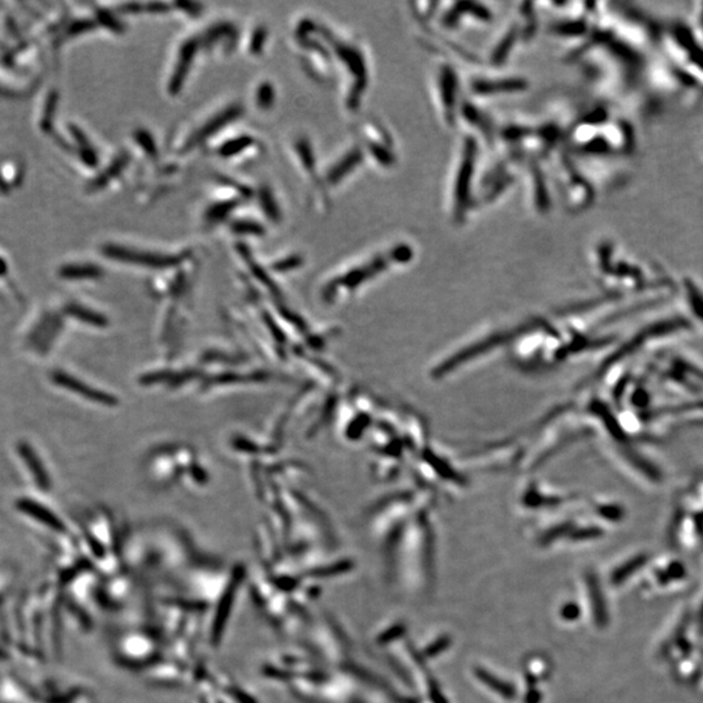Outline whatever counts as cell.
Here are the masks:
<instances>
[{"label":"cell","instance_id":"10","mask_svg":"<svg viewBox=\"0 0 703 703\" xmlns=\"http://www.w3.org/2000/svg\"><path fill=\"white\" fill-rule=\"evenodd\" d=\"M56 103H58V94L56 92H50L48 95H47L46 100H45V107L42 108V115H41V120H39V127L43 130H47V128L50 127L48 125V120L51 116H54L55 108H56Z\"/></svg>","mask_w":703,"mask_h":703},{"label":"cell","instance_id":"8","mask_svg":"<svg viewBox=\"0 0 703 703\" xmlns=\"http://www.w3.org/2000/svg\"><path fill=\"white\" fill-rule=\"evenodd\" d=\"M103 275L102 268L95 265L88 263H72L59 268V276L68 280H81V279H97Z\"/></svg>","mask_w":703,"mask_h":703},{"label":"cell","instance_id":"5","mask_svg":"<svg viewBox=\"0 0 703 703\" xmlns=\"http://www.w3.org/2000/svg\"><path fill=\"white\" fill-rule=\"evenodd\" d=\"M16 505H17V509L20 512L25 513L26 516L38 521L39 524H43L45 527L53 529L56 533H65L67 532V527L64 525V522L45 505L39 504L37 502L28 499V497L18 499Z\"/></svg>","mask_w":703,"mask_h":703},{"label":"cell","instance_id":"11","mask_svg":"<svg viewBox=\"0 0 703 703\" xmlns=\"http://www.w3.org/2000/svg\"><path fill=\"white\" fill-rule=\"evenodd\" d=\"M7 271V263L4 262L3 258H0V276L4 275Z\"/></svg>","mask_w":703,"mask_h":703},{"label":"cell","instance_id":"6","mask_svg":"<svg viewBox=\"0 0 703 703\" xmlns=\"http://www.w3.org/2000/svg\"><path fill=\"white\" fill-rule=\"evenodd\" d=\"M17 452L21 456L23 462L26 464L31 475L34 477V481L37 483L39 489L43 490V491H48L51 489V481H50L48 473L45 469L43 462L39 459L38 455L33 450V447L25 442H20L17 444Z\"/></svg>","mask_w":703,"mask_h":703},{"label":"cell","instance_id":"1","mask_svg":"<svg viewBox=\"0 0 703 703\" xmlns=\"http://www.w3.org/2000/svg\"><path fill=\"white\" fill-rule=\"evenodd\" d=\"M112 657L122 668L142 675L167 657V643L153 616L147 625L130 628L117 635L112 643Z\"/></svg>","mask_w":703,"mask_h":703},{"label":"cell","instance_id":"9","mask_svg":"<svg viewBox=\"0 0 703 703\" xmlns=\"http://www.w3.org/2000/svg\"><path fill=\"white\" fill-rule=\"evenodd\" d=\"M65 313L68 314L69 317L76 318L77 321L84 322L86 324H90L94 327H106L107 326L106 317L94 312L89 307L78 305V304H70V305L65 306Z\"/></svg>","mask_w":703,"mask_h":703},{"label":"cell","instance_id":"7","mask_svg":"<svg viewBox=\"0 0 703 703\" xmlns=\"http://www.w3.org/2000/svg\"><path fill=\"white\" fill-rule=\"evenodd\" d=\"M682 295L689 312L703 324V287L696 279L685 276L682 279Z\"/></svg>","mask_w":703,"mask_h":703},{"label":"cell","instance_id":"2","mask_svg":"<svg viewBox=\"0 0 703 703\" xmlns=\"http://www.w3.org/2000/svg\"><path fill=\"white\" fill-rule=\"evenodd\" d=\"M191 685L196 687V694L189 703H258L249 690L214 671L204 657L193 668Z\"/></svg>","mask_w":703,"mask_h":703},{"label":"cell","instance_id":"3","mask_svg":"<svg viewBox=\"0 0 703 703\" xmlns=\"http://www.w3.org/2000/svg\"><path fill=\"white\" fill-rule=\"evenodd\" d=\"M702 39L698 38L692 28L675 26L665 36V45L679 70L685 77L703 83ZM703 85V84H702Z\"/></svg>","mask_w":703,"mask_h":703},{"label":"cell","instance_id":"4","mask_svg":"<svg viewBox=\"0 0 703 703\" xmlns=\"http://www.w3.org/2000/svg\"><path fill=\"white\" fill-rule=\"evenodd\" d=\"M51 381L61 388L77 393L81 398H86L92 403H98V404H103V406H115L117 403L116 398H114L112 395L106 393L103 391L97 390V388H92L89 384L81 382L80 379H77L75 376H70L64 371H54L51 374Z\"/></svg>","mask_w":703,"mask_h":703},{"label":"cell","instance_id":"12","mask_svg":"<svg viewBox=\"0 0 703 703\" xmlns=\"http://www.w3.org/2000/svg\"><path fill=\"white\" fill-rule=\"evenodd\" d=\"M702 155H703V146H702Z\"/></svg>","mask_w":703,"mask_h":703}]
</instances>
